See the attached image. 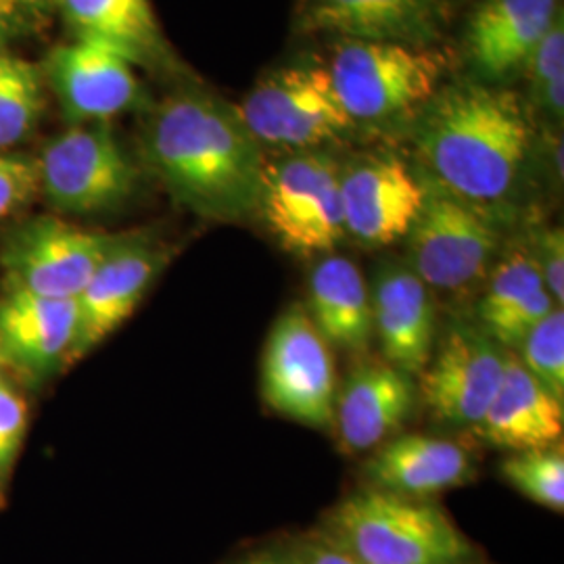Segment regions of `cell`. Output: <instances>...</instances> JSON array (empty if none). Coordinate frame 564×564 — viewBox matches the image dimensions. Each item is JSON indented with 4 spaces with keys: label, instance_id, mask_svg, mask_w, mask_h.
Segmentation results:
<instances>
[{
    "label": "cell",
    "instance_id": "obj_1",
    "mask_svg": "<svg viewBox=\"0 0 564 564\" xmlns=\"http://www.w3.org/2000/svg\"><path fill=\"white\" fill-rule=\"evenodd\" d=\"M142 158L170 197L214 223H245L260 209L262 147L237 107L203 90L165 97L147 118Z\"/></svg>",
    "mask_w": 564,
    "mask_h": 564
},
{
    "label": "cell",
    "instance_id": "obj_2",
    "mask_svg": "<svg viewBox=\"0 0 564 564\" xmlns=\"http://www.w3.org/2000/svg\"><path fill=\"white\" fill-rule=\"evenodd\" d=\"M416 172L494 214L523 176L531 128L519 97L481 82L440 88L412 123Z\"/></svg>",
    "mask_w": 564,
    "mask_h": 564
},
{
    "label": "cell",
    "instance_id": "obj_3",
    "mask_svg": "<svg viewBox=\"0 0 564 564\" xmlns=\"http://www.w3.org/2000/svg\"><path fill=\"white\" fill-rule=\"evenodd\" d=\"M326 542L360 564H477V547L429 500L364 489L324 519Z\"/></svg>",
    "mask_w": 564,
    "mask_h": 564
},
{
    "label": "cell",
    "instance_id": "obj_4",
    "mask_svg": "<svg viewBox=\"0 0 564 564\" xmlns=\"http://www.w3.org/2000/svg\"><path fill=\"white\" fill-rule=\"evenodd\" d=\"M447 63L435 46L341 41L328 72L351 120L393 123L419 113L442 88Z\"/></svg>",
    "mask_w": 564,
    "mask_h": 564
},
{
    "label": "cell",
    "instance_id": "obj_5",
    "mask_svg": "<svg viewBox=\"0 0 564 564\" xmlns=\"http://www.w3.org/2000/svg\"><path fill=\"white\" fill-rule=\"evenodd\" d=\"M258 216L284 251L302 258L333 253L347 239L341 162L323 149L263 162Z\"/></svg>",
    "mask_w": 564,
    "mask_h": 564
},
{
    "label": "cell",
    "instance_id": "obj_6",
    "mask_svg": "<svg viewBox=\"0 0 564 564\" xmlns=\"http://www.w3.org/2000/svg\"><path fill=\"white\" fill-rule=\"evenodd\" d=\"M416 176L424 184V203L405 237V263L431 291L460 293L485 281L502 251L494 214Z\"/></svg>",
    "mask_w": 564,
    "mask_h": 564
},
{
    "label": "cell",
    "instance_id": "obj_7",
    "mask_svg": "<svg viewBox=\"0 0 564 564\" xmlns=\"http://www.w3.org/2000/svg\"><path fill=\"white\" fill-rule=\"evenodd\" d=\"M237 111L260 147L291 153L321 151L358 128L323 65H289L268 74Z\"/></svg>",
    "mask_w": 564,
    "mask_h": 564
},
{
    "label": "cell",
    "instance_id": "obj_8",
    "mask_svg": "<svg viewBox=\"0 0 564 564\" xmlns=\"http://www.w3.org/2000/svg\"><path fill=\"white\" fill-rule=\"evenodd\" d=\"M262 395L270 410L289 421L312 429H333L335 358L300 303L286 307L268 335Z\"/></svg>",
    "mask_w": 564,
    "mask_h": 564
},
{
    "label": "cell",
    "instance_id": "obj_9",
    "mask_svg": "<svg viewBox=\"0 0 564 564\" xmlns=\"http://www.w3.org/2000/svg\"><path fill=\"white\" fill-rule=\"evenodd\" d=\"M39 188L63 214H99L128 202L137 170L109 121L78 123L42 151Z\"/></svg>",
    "mask_w": 564,
    "mask_h": 564
},
{
    "label": "cell",
    "instance_id": "obj_10",
    "mask_svg": "<svg viewBox=\"0 0 564 564\" xmlns=\"http://www.w3.org/2000/svg\"><path fill=\"white\" fill-rule=\"evenodd\" d=\"M120 237L51 216L20 224L0 247L7 286L53 300H76Z\"/></svg>",
    "mask_w": 564,
    "mask_h": 564
},
{
    "label": "cell",
    "instance_id": "obj_11",
    "mask_svg": "<svg viewBox=\"0 0 564 564\" xmlns=\"http://www.w3.org/2000/svg\"><path fill=\"white\" fill-rule=\"evenodd\" d=\"M506 351L479 324L454 318L421 377V400L435 423L479 426L505 377Z\"/></svg>",
    "mask_w": 564,
    "mask_h": 564
},
{
    "label": "cell",
    "instance_id": "obj_12",
    "mask_svg": "<svg viewBox=\"0 0 564 564\" xmlns=\"http://www.w3.org/2000/svg\"><path fill=\"white\" fill-rule=\"evenodd\" d=\"M423 203V182L393 155L341 163L345 235L364 247H387L405 239Z\"/></svg>",
    "mask_w": 564,
    "mask_h": 564
},
{
    "label": "cell",
    "instance_id": "obj_13",
    "mask_svg": "<svg viewBox=\"0 0 564 564\" xmlns=\"http://www.w3.org/2000/svg\"><path fill=\"white\" fill-rule=\"evenodd\" d=\"M61 111L72 121H109L144 102V90L134 65L113 48L74 41L55 46L46 57L44 74Z\"/></svg>",
    "mask_w": 564,
    "mask_h": 564
},
{
    "label": "cell",
    "instance_id": "obj_14",
    "mask_svg": "<svg viewBox=\"0 0 564 564\" xmlns=\"http://www.w3.org/2000/svg\"><path fill=\"white\" fill-rule=\"evenodd\" d=\"M165 263L167 253L162 247L142 237L121 235L76 297L78 328L67 364L84 358L134 314Z\"/></svg>",
    "mask_w": 564,
    "mask_h": 564
},
{
    "label": "cell",
    "instance_id": "obj_15",
    "mask_svg": "<svg viewBox=\"0 0 564 564\" xmlns=\"http://www.w3.org/2000/svg\"><path fill=\"white\" fill-rule=\"evenodd\" d=\"M416 405L414 377L384 360L356 364L337 387L333 426L343 452L377 449L400 435Z\"/></svg>",
    "mask_w": 564,
    "mask_h": 564
},
{
    "label": "cell",
    "instance_id": "obj_16",
    "mask_svg": "<svg viewBox=\"0 0 564 564\" xmlns=\"http://www.w3.org/2000/svg\"><path fill=\"white\" fill-rule=\"evenodd\" d=\"M372 330L384 362L416 377L435 354V302L431 289L400 260H384L370 286Z\"/></svg>",
    "mask_w": 564,
    "mask_h": 564
},
{
    "label": "cell",
    "instance_id": "obj_17",
    "mask_svg": "<svg viewBox=\"0 0 564 564\" xmlns=\"http://www.w3.org/2000/svg\"><path fill=\"white\" fill-rule=\"evenodd\" d=\"M370 489L393 496L429 500L475 477L470 452L463 444L433 435H395L364 464Z\"/></svg>",
    "mask_w": 564,
    "mask_h": 564
},
{
    "label": "cell",
    "instance_id": "obj_18",
    "mask_svg": "<svg viewBox=\"0 0 564 564\" xmlns=\"http://www.w3.org/2000/svg\"><path fill=\"white\" fill-rule=\"evenodd\" d=\"M76 328V300H53L7 286L0 302V354L21 370L39 377L67 366Z\"/></svg>",
    "mask_w": 564,
    "mask_h": 564
},
{
    "label": "cell",
    "instance_id": "obj_19",
    "mask_svg": "<svg viewBox=\"0 0 564 564\" xmlns=\"http://www.w3.org/2000/svg\"><path fill=\"white\" fill-rule=\"evenodd\" d=\"M554 307L558 305L545 289L529 245L512 242L500 251L485 279L475 323L506 351H514L524 335Z\"/></svg>",
    "mask_w": 564,
    "mask_h": 564
},
{
    "label": "cell",
    "instance_id": "obj_20",
    "mask_svg": "<svg viewBox=\"0 0 564 564\" xmlns=\"http://www.w3.org/2000/svg\"><path fill=\"white\" fill-rule=\"evenodd\" d=\"M300 30L343 41L402 42L433 46L440 28L421 0H302Z\"/></svg>",
    "mask_w": 564,
    "mask_h": 564
},
{
    "label": "cell",
    "instance_id": "obj_21",
    "mask_svg": "<svg viewBox=\"0 0 564 564\" xmlns=\"http://www.w3.org/2000/svg\"><path fill=\"white\" fill-rule=\"evenodd\" d=\"M556 13L554 0H485L466 30L475 72L489 82L524 69Z\"/></svg>",
    "mask_w": 564,
    "mask_h": 564
},
{
    "label": "cell",
    "instance_id": "obj_22",
    "mask_svg": "<svg viewBox=\"0 0 564 564\" xmlns=\"http://www.w3.org/2000/svg\"><path fill=\"white\" fill-rule=\"evenodd\" d=\"M477 429L487 444L510 452L550 447L563 442L564 405L508 351L502 383Z\"/></svg>",
    "mask_w": 564,
    "mask_h": 564
},
{
    "label": "cell",
    "instance_id": "obj_23",
    "mask_svg": "<svg viewBox=\"0 0 564 564\" xmlns=\"http://www.w3.org/2000/svg\"><path fill=\"white\" fill-rule=\"evenodd\" d=\"M305 312L330 347L364 354L375 339L370 286L358 263L343 256L312 268Z\"/></svg>",
    "mask_w": 564,
    "mask_h": 564
},
{
    "label": "cell",
    "instance_id": "obj_24",
    "mask_svg": "<svg viewBox=\"0 0 564 564\" xmlns=\"http://www.w3.org/2000/svg\"><path fill=\"white\" fill-rule=\"evenodd\" d=\"M76 41L113 48L132 65L167 63V46L149 0H55Z\"/></svg>",
    "mask_w": 564,
    "mask_h": 564
},
{
    "label": "cell",
    "instance_id": "obj_25",
    "mask_svg": "<svg viewBox=\"0 0 564 564\" xmlns=\"http://www.w3.org/2000/svg\"><path fill=\"white\" fill-rule=\"evenodd\" d=\"M41 69L0 51V151L25 141L44 109Z\"/></svg>",
    "mask_w": 564,
    "mask_h": 564
},
{
    "label": "cell",
    "instance_id": "obj_26",
    "mask_svg": "<svg viewBox=\"0 0 564 564\" xmlns=\"http://www.w3.org/2000/svg\"><path fill=\"white\" fill-rule=\"evenodd\" d=\"M500 473L524 498L550 510L564 508L563 445L514 452L500 464Z\"/></svg>",
    "mask_w": 564,
    "mask_h": 564
},
{
    "label": "cell",
    "instance_id": "obj_27",
    "mask_svg": "<svg viewBox=\"0 0 564 564\" xmlns=\"http://www.w3.org/2000/svg\"><path fill=\"white\" fill-rule=\"evenodd\" d=\"M512 354L538 383L564 403L563 307H554L535 324Z\"/></svg>",
    "mask_w": 564,
    "mask_h": 564
},
{
    "label": "cell",
    "instance_id": "obj_28",
    "mask_svg": "<svg viewBox=\"0 0 564 564\" xmlns=\"http://www.w3.org/2000/svg\"><path fill=\"white\" fill-rule=\"evenodd\" d=\"M28 429V408L13 383L0 372V494L20 456Z\"/></svg>",
    "mask_w": 564,
    "mask_h": 564
},
{
    "label": "cell",
    "instance_id": "obj_29",
    "mask_svg": "<svg viewBox=\"0 0 564 564\" xmlns=\"http://www.w3.org/2000/svg\"><path fill=\"white\" fill-rule=\"evenodd\" d=\"M529 78V97H535L545 84L564 76V20L563 13H556L542 41L533 48L524 65Z\"/></svg>",
    "mask_w": 564,
    "mask_h": 564
},
{
    "label": "cell",
    "instance_id": "obj_30",
    "mask_svg": "<svg viewBox=\"0 0 564 564\" xmlns=\"http://www.w3.org/2000/svg\"><path fill=\"white\" fill-rule=\"evenodd\" d=\"M39 191V167L18 155L0 151V220L18 212Z\"/></svg>",
    "mask_w": 564,
    "mask_h": 564
},
{
    "label": "cell",
    "instance_id": "obj_31",
    "mask_svg": "<svg viewBox=\"0 0 564 564\" xmlns=\"http://www.w3.org/2000/svg\"><path fill=\"white\" fill-rule=\"evenodd\" d=\"M535 265L544 279L545 289L554 303H564V235L563 228H540L527 241Z\"/></svg>",
    "mask_w": 564,
    "mask_h": 564
},
{
    "label": "cell",
    "instance_id": "obj_32",
    "mask_svg": "<svg viewBox=\"0 0 564 564\" xmlns=\"http://www.w3.org/2000/svg\"><path fill=\"white\" fill-rule=\"evenodd\" d=\"M55 0H0V36L36 25Z\"/></svg>",
    "mask_w": 564,
    "mask_h": 564
},
{
    "label": "cell",
    "instance_id": "obj_33",
    "mask_svg": "<svg viewBox=\"0 0 564 564\" xmlns=\"http://www.w3.org/2000/svg\"><path fill=\"white\" fill-rule=\"evenodd\" d=\"M286 564H360L323 535H310L284 552Z\"/></svg>",
    "mask_w": 564,
    "mask_h": 564
},
{
    "label": "cell",
    "instance_id": "obj_34",
    "mask_svg": "<svg viewBox=\"0 0 564 564\" xmlns=\"http://www.w3.org/2000/svg\"><path fill=\"white\" fill-rule=\"evenodd\" d=\"M235 564H286L284 561V552H256V554H249L247 558H241L239 563Z\"/></svg>",
    "mask_w": 564,
    "mask_h": 564
},
{
    "label": "cell",
    "instance_id": "obj_35",
    "mask_svg": "<svg viewBox=\"0 0 564 564\" xmlns=\"http://www.w3.org/2000/svg\"><path fill=\"white\" fill-rule=\"evenodd\" d=\"M421 2H424L429 9H435V7H437L442 0H421Z\"/></svg>",
    "mask_w": 564,
    "mask_h": 564
},
{
    "label": "cell",
    "instance_id": "obj_36",
    "mask_svg": "<svg viewBox=\"0 0 564 564\" xmlns=\"http://www.w3.org/2000/svg\"><path fill=\"white\" fill-rule=\"evenodd\" d=\"M554 2H558V0H554Z\"/></svg>",
    "mask_w": 564,
    "mask_h": 564
}]
</instances>
